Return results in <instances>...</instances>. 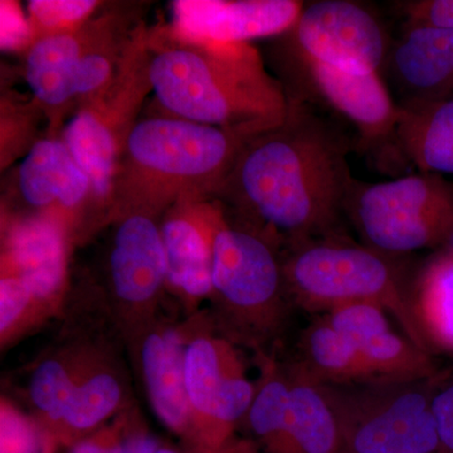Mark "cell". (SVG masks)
Instances as JSON below:
<instances>
[{
	"mask_svg": "<svg viewBox=\"0 0 453 453\" xmlns=\"http://www.w3.org/2000/svg\"><path fill=\"white\" fill-rule=\"evenodd\" d=\"M347 136L291 97L279 127L246 140L217 201L288 250L332 237L353 186Z\"/></svg>",
	"mask_w": 453,
	"mask_h": 453,
	"instance_id": "obj_1",
	"label": "cell"
},
{
	"mask_svg": "<svg viewBox=\"0 0 453 453\" xmlns=\"http://www.w3.org/2000/svg\"><path fill=\"white\" fill-rule=\"evenodd\" d=\"M149 79L175 118L252 138L288 118L291 96L250 43L184 37L172 25L148 29Z\"/></svg>",
	"mask_w": 453,
	"mask_h": 453,
	"instance_id": "obj_2",
	"label": "cell"
},
{
	"mask_svg": "<svg viewBox=\"0 0 453 453\" xmlns=\"http://www.w3.org/2000/svg\"><path fill=\"white\" fill-rule=\"evenodd\" d=\"M247 138L175 116L139 119L125 140L106 217H159L181 202L216 198Z\"/></svg>",
	"mask_w": 453,
	"mask_h": 453,
	"instance_id": "obj_3",
	"label": "cell"
},
{
	"mask_svg": "<svg viewBox=\"0 0 453 453\" xmlns=\"http://www.w3.org/2000/svg\"><path fill=\"white\" fill-rule=\"evenodd\" d=\"M333 237L288 250L282 261L290 299L325 314L347 303H377L395 319L405 338L431 354L414 310V288L399 257Z\"/></svg>",
	"mask_w": 453,
	"mask_h": 453,
	"instance_id": "obj_4",
	"label": "cell"
},
{
	"mask_svg": "<svg viewBox=\"0 0 453 453\" xmlns=\"http://www.w3.org/2000/svg\"><path fill=\"white\" fill-rule=\"evenodd\" d=\"M345 213L365 244L387 255L445 249L453 232V183L425 172L381 183L354 179Z\"/></svg>",
	"mask_w": 453,
	"mask_h": 453,
	"instance_id": "obj_5",
	"label": "cell"
},
{
	"mask_svg": "<svg viewBox=\"0 0 453 453\" xmlns=\"http://www.w3.org/2000/svg\"><path fill=\"white\" fill-rule=\"evenodd\" d=\"M321 386L339 421L342 453H440L432 378Z\"/></svg>",
	"mask_w": 453,
	"mask_h": 453,
	"instance_id": "obj_6",
	"label": "cell"
},
{
	"mask_svg": "<svg viewBox=\"0 0 453 453\" xmlns=\"http://www.w3.org/2000/svg\"><path fill=\"white\" fill-rule=\"evenodd\" d=\"M150 91L148 28L140 26L109 88L77 107L62 133L91 181L89 201L106 211L122 146Z\"/></svg>",
	"mask_w": 453,
	"mask_h": 453,
	"instance_id": "obj_7",
	"label": "cell"
},
{
	"mask_svg": "<svg viewBox=\"0 0 453 453\" xmlns=\"http://www.w3.org/2000/svg\"><path fill=\"white\" fill-rule=\"evenodd\" d=\"M211 285L235 320L258 335L279 326L290 299L275 244L229 222L225 208L214 234Z\"/></svg>",
	"mask_w": 453,
	"mask_h": 453,
	"instance_id": "obj_8",
	"label": "cell"
},
{
	"mask_svg": "<svg viewBox=\"0 0 453 453\" xmlns=\"http://www.w3.org/2000/svg\"><path fill=\"white\" fill-rule=\"evenodd\" d=\"M281 37L285 57L357 74L381 73L392 47L380 18L351 0L303 3L296 22Z\"/></svg>",
	"mask_w": 453,
	"mask_h": 453,
	"instance_id": "obj_9",
	"label": "cell"
},
{
	"mask_svg": "<svg viewBox=\"0 0 453 453\" xmlns=\"http://www.w3.org/2000/svg\"><path fill=\"white\" fill-rule=\"evenodd\" d=\"M296 88L309 92L356 127L366 146H396L401 107L390 96L381 73H345L319 62L285 57Z\"/></svg>",
	"mask_w": 453,
	"mask_h": 453,
	"instance_id": "obj_10",
	"label": "cell"
},
{
	"mask_svg": "<svg viewBox=\"0 0 453 453\" xmlns=\"http://www.w3.org/2000/svg\"><path fill=\"white\" fill-rule=\"evenodd\" d=\"M303 7L296 0H177L170 25L196 41L250 43L288 32Z\"/></svg>",
	"mask_w": 453,
	"mask_h": 453,
	"instance_id": "obj_11",
	"label": "cell"
},
{
	"mask_svg": "<svg viewBox=\"0 0 453 453\" xmlns=\"http://www.w3.org/2000/svg\"><path fill=\"white\" fill-rule=\"evenodd\" d=\"M325 320L356 349L374 380H419L437 374L431 354L398 335L377 303H347L326 312Z\"/></svg>",
	"mask_w": 453,
	"mask_h": 453,
	"instance_id": "obj_12",
	"label": "cell"
},
{
	"mask_svg": "<svg viewBox=\"0 0 453 453\" xmlns=\"http://www.w3.org/2000/svg\"><path fill=\"white\" fill-rule=\"evenodd\" d=\"M222 214L219 201L181 202L160 223L168 282L192 299L213 294V240Z\"/></svg>",
	"mask_w": 453,
	"mask_h": 453,
	"instance_id": "obj_13",
	"label": "cell"
},
{
	"mask_svg": "<svg viewBox=\"0 0 453 453\" xmlns=\"http://www.w3.org/2000/svg\"><path fill=\"white\" fill-rule=\"evenodd\" d=\"M384 70L401 94V107L452 97L453 29L404 25Z\"/></svg>",
	"mask_w": 453,
	"mask_h": 453,
	"instance_id": "obj_14",
	"label": "cell"
},
{
	"mask_svg": "<svg viewBox=\"0 0 453 453\" xmlns=\"http://www.w3.org/2000/svg\"><path fill=\"white\" fill-rule=\"evenodd\" d=\"M116 225L109 257L116 297L130 308L151 303L168 282V262L160 225L148 214H127Z\"/></svg>",
	"mask_w": 453,
	"mask_h": 453,
	"instance_id": "obj_15",
	"label": "cell"
},
{
	"mask_svg": "<svg viewBox=\"0 0 453 453\" xmlns=\"http://www.w3.org/2000/svg\"><path fill=\"white\" fill-rule=\"evenodd\" d=\"M3 273L19 277L35 303L55 299L67 268L65 219L35 213L14 219L5 234Z\"/></svg>",
	"mask_w": 453,
	"mask_h": 453,
	"instance_id": "obj_16",
	"label": "cell"
},
{
	"mask_svg": "<svg viewBox=\"0 0 453 453\" xmlns=\"http://www.w3.org/2000/svg\"><path fill=\"white\" fill-rule=\"evenodd\" d=\"M16 188L35 213L61 216L85 205L91 181L64 140L47 136L32 146L17 170Z\"/></svg>",
	"mask_w": 453,
	"mask_h": 453,
	"instance_id": "obj_17",
	"label": "cell"
},
{
	"mask_svg": "<svg viewBox=\"0 0 453 453\" xmlns=\"http://www.w3.org/2000/svg\"><path fill=\"white\" fill-rule=\"evenodd\" d=\"M91 22L77 31L40 38L27 50V83L53 125L74 107V74L91 38Z\"/></svg>",
	"mask_w": 453,
	"mask_h": 453,
	"instance_id": "obj_18",
	"label": "cell"
},
{
	"mask_svg": "<svg viewBox=\"0 0 453 453\" xmlns=\"http://www.w3.org/2000/svg\"><path fill=\"white\" fill-rule=\"evenodd\" d=\"M184 351L172 332L146 336L142 347V369L155 413L166 427L196 446V431L184 378Z\"/></svg>",
	"mask_w": 453,
	"mask_h": 453,
	"instance_id": "obj_19",
	"label": "cell"
},
{
	"mask_svg": "<svg viewBox=\"0 0 453 453\" xmlns=\"http://www.w3.org/2000/svg\"><path fill=\"white\" fill-rule=\"evenodd\" d=\"M237 372H241L237 362L217 340L199 336L188 344L184 351V378L195 418V447L223 449L214 431V407L223 380Z\"/></svg>",
	"mask_w": 453,
	"mask_h": 453,
	"instance_id": "obj_20",
	"label": "cell"
},
{
	"mask_svg": "<svg viewBox=\"0 0 453 453\" xmlns=\"http://www.w3.org/2000/svg\"><path fill=\"white\" fill-rule=\"evenodd\" d=\"M396 146L419 172L453 175V96L401 107Z\"/></svg>",
	"mask_w": 453,
	"mask_h": 453,
	"instance_id": "obj_21",
	"label": "cell"
},
{
	"mask_svg": "<svg viewBox=\"0 0 453 453\" xmlns=\"http://www.w3.org/2000/svg\"><path fill=\"white\" fill-rule=\"evenodd\" d=\"M288 377L292 453H342L339 421L323 386L297 365Z\"/></svg>",
	"mask_w": 453,
	"mask_h": 453,
	"instance_id": "obj_22",
	"label": "cell"
},
{
	"mask_svg": "<svg viewBox=\"0 0 453 453\" xmlns=\"http://www.w3.org/2000/svg\"><path fill=\"white\" fill-rule=\"evenodd\" d=\"M414 310L431 351L453 354V253L429 259L414 282Z\"/></svg>",
	"mask_w": 453,
	"mask_h": 453,
	"instance_id": "obj_23",
	"label": "cell"
},
{
	"mask_svg": "<svg viewBox=\"0 0 453 453\" xmlns=\"http://www.w3.org/2000/svg\"><path fill=\"white\" fill-rule=\"evenodd\" d=\"M303 362L297 366L319 384H348L377 380L356 349L326 320L316 321L303 334Z\"/></svg>",
	"mask_w": 453,
	"mask_h": 453,
	"instance_id": "obj_24",
	"label": "cell"
},
{
	"mask_svg": "<svg viewBox=\"0 0 453 453\" xmlns=\"http://www.w3.org/2000/svg\"><path fill=\"white\" fill-rule=\"evenodd\" d=\"M122 399L120 381L111 372H94L77 380L61 412L50 422L65 441L79 442L109 418Z\"/></svg>",
	"mask_w": 453,
	"mask_h": 453,
	"instance_id": "obj_25",
	"label": "cell"
},
{
	"mask_svg": "<svg viewBox=\"0 0 453 453\" xmlns=\"http://www.w3.org/2000/svg\"><path fill=\"white\" fill-rule=\"evenodd\" d=\"M290 377L270 365L256 389L246 418L265 453H292Z\"/></svg>",
	"mask_w": 453,
	"mask_h": 453,
	"instance_id": "obj_26",
	"label": "cell"
},
{
	"mask_svg": "<svg viewBox=\"0 0 453 453\" xmlns=\"http://www.w3.org/2000/svg\"><path fill=\"white\" fill-rule=\"evenodd\" d=\"M100 4L95 0H31L27 3V18L35 42L47 35L82 28L95 16Z\"/></svg>",
	"mask_w": 453,
	"mask_h": 453,
	"instance_id": "obj_27",
	"label": "cell"
},
{
	"mask_svg": "<svg viewBox=\"0 0 453 453\" xmlns=\"http://www.w3.org/2000/svg\"><path fill=\"white\" fill-rule=\"evenodd\" d=\"M80 375L57 359L44 360L35 369L29 386V395L33 404L47 417L50 423L61 412Z\"/></svg>",
	"mask_w": 453,
	"mask_h": 453,
	"instance_id": "obj_28",
	"label": "cell"
},
{
	"mask_svg": "<svg viewBox=\"0 0 453 453\" xmlns=\"http://www.w3.org/2000/svg\"><path fill=\"white\" fill-rule=\"evenodd\" d=\"M38 112H44L37 103L22 105L2 98V169L7 168L20 155L28 153L38 142L33 136L37 130Z\"/></svg>",
	"mask_w": 453,
	"mask_h": 453,
	"instance_id": "obj_29",
	"label": "cell"
},
{
	"mask_svg": "<svg viewBox=\"0 0 453 453\" xmlns=\"http://www.w3.org/2000/svg\"><path fill=\"white\" fill-rule=\"evenodd\" d=\"M160 447L159 441L146 432H105L80 440L70 453H157Z\"/></svg>",
	"mask_w": 453,
	"mask_h": 453,
	"instance_id": "obj_30",
	"label": "cell"
},
{
	"mask_svg": "<svg viewBox=\"0 0 453 453\" xmlns=\"http://www.w3.org/2000/svg\"><path fill=\"white\" fill-rule=\"evenodd\" d=\"M432 412L440 436V453H453V365L432 378Z\"/></svg>",
	"mask_w": 453,
	"mask_h": 453,
	"instance_id": "obj_31",
	"label": "cell"
},
{
	"mask_svg": "<svg viewBox=\"0 0 453 453\" xmlns=\"http://www.w3.org/2000/svg\"><path fill=\"white\" fill-rule=\"evenodd\" d=\"M35 303L32 292L19 277L2 273L0 279V332L4 339L25 318L27 310Z\"/></svg>",
	"mask_w": 453,
	"mask_h": 453,
	"instance_id": "obj_32",
	"label": "cell"
},
{
	"mask_svg": "<svg viewBox=\"0 0 453 453\" xmlns=\"http://www.w3.org/2000/svg\"><path fill=\"white\" fill-rule=\"evenodd\" d=\"M396 7L407 19L405 25L453 29V0H410Z\"/></svg>",
	"mask_w": 453,
	"mask_h": 453,
	"instance_id": "obj_33",
	"label": "cell"
},
{
	"mask_svg": "<svg viewBox=\"0 0 453 453\" xmlns=\"http://www.w3.org/2000/svg\"><path fill=\"white\" fill-rule=\"evenodd\" d=\"M0 22H2V50H28L32 46L35 38L31 25L25 12L18 3H0Z\"/></svg>",
	"mask_w": 453,
	"mask_h": 453,
	"instance_id": "obj_34",
	"label": "cell"
},
{
	"mask_svg": "<svg viewBox=\"0 0 453 453\" xmlns=\"http://www.w3.org/2000/svg\"><path fill=\"white\" fill-rule=\"evenodd\" d=\"M26 426L3 410L2 412V453H29L31 440Z\"/></svg>",
	"mask_w": 453,
	"mask_h": 453,
	"instance_id": "obj_35",
	"label": "cell"
},
{
	"mask_svg": "<svg viewBox=\"0 0 453 453\" xmlns=\"http://www.w3.org/2000/svg\"><path fill=\"white\" fill-rule=\"evenodd\" d=\"M157 453H257L249 443L235 442L234 445L223 449H207L195 447L190 449H177L172 447H160Z\"/></svg>",
	"mask_w": 453,
	"mask_h": 453,
	"instance_id": "obj_36",
	"label": "cell"
},
{
	"mask_svg": "<svg viewBox=\"0 0 453 453\" xmlns=\"http://www.w3.org/2000/svg\"><path fill=\"white\" fill-rule=\"evenodd\" d=\"M443 250H447V251L453 253V232H452L451 237H449V240L447 241L445 249H443Z\"/></svg>",
	"mask_w": 453,
	"mask_h": 453,
	"instance_id": "obj_37",
	"label": "cell"
}]
</instances>
